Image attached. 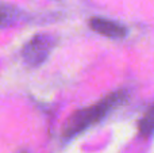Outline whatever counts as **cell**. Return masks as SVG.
I'll return each mask as SVG.
<instances>
[{
	"label": "cell",
	"mask_w": 154,
	"mask_h": 153,
	"mask_svg": "<svg viewBox=\"0 0 154 153\" xmlns=\"http://www.w3.org/2000/svg\"><path fill=\"white\" fill-rule=\"evenodd\" d=\"M89 26L93 31L99 33L101 35H106L108 38H122L126 35L127 30L123 27L122 24L116 23L114 20H108V19L103 18H93L91 19Z\"/></svg>",
	"instance_id": "obj_3"
},
{
	"label": "cell",
	"mask_w": 154,
	"mask_h": 153,
	"mask_svg": "<svg viewBox=\"0 0 154 153\" xmlns=\"http://www.w3.org/2000/svg\"><path fill=\"white\" fill-rule=\"evenodd\" d=\"M139 132L145 136H149L154 133V107L149 113H146V115L141 119V122H139Z\"/></svg>",
	"instance_id": "obj_4"
},
{
	"label": "cell",
	"mask_w": 154,
	"mask_h": 153,
	"mask_svg": "<svg viewBox=\"0 0 154 153\" xmlns=\"http://www.w3.org/2000/svg\"><path fill=\"white\" fill-rule=\"evenodd\" d=\"M122 99H123V92H115V94L107 96L106 99H103L101 102L96 103V105L81 108V110H77L76 113H73L68 118L66 123H65L64 137H66V138L73 137V136L79 134L80 132L85 130L92 123L100 121Z\"/></svg>",
	"instance_id": "obj_1"
},
{
	"label": "cell",
	"mask_w": 154,
	"mask_h": 153,
	"mask_svg": "<svg viewBox=\"0 0 154 153\" xmlns=\"http://www.w3.org/2000/svg\"><path fill=\"white\" fill-rule=\"evenodd\" d=\"M54 41L49 35H37L30 39L23 48V58L30 65H39L48 58Z\"/></svg>",
	"instance_id": "obj_2"
},
{
	"label": "cell",
	"mask_w": 154,
	"mask_h": 153,
	"mask_svg": "<svg viewBox=\"0 0 154 153\" xmlns=\"http://www.w3.org/2000/svg\"><path fill=\"white\" fill-rule=\"evenodd\" d=\"M4 19H5L4 14H2V12H0V24H2V23H3V20H4Z\"/></svg>",
	"instance_id": "obj_5"
}]
</instances>
